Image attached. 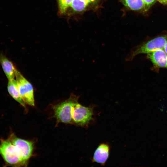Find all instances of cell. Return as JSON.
<instances>
[{"instance_id": "obj_1", "label": "cell", "mask_w": 167, "mask_h": 167, "mask_svg": "<svg viewBox=\"0 0 167 167\" xmlns=\"http://www.w3.org/2000/svg\"><path fill=\"white\" fill-rule=\"evenodd\" d=\"M79 97L71 94L67 99L53 106L54 117L57 123L72 124V111L78 103Z\"/></svg>"}, {"instance_id": "obj_2", "label": "cell", "mask_w": 167, "mask_h": 167, "mask_svg": "<svg viewBox=\"0 0 167 167\" xmlns=\"http://www.w3.org/2000/svg\"><path fill=\"white\" fill-rule=\"evenodd\" d=\"M0 154L8 165L26 166L28 165L21 158L15 146L8 139H1Z\"/></svg>"}, {"instance_id": "obj_3", "label": "cell", "mask_w": 167, "mask_h": 167, "mask_svg": "<svg viewBox=\"0 0 167 167\" xmlns=\"http://www.w3.org/2000/svg\"><path fill=\"white\" fill-rule=\"evenodd\" d=\"M167 41V36H159L152 39L131 51L126 56V61H132L137 55L148 54L156 50L164 49Z\"/></svg>"}, {"instance_id": "obj_4", "label": "cell", "mask_w": 167, "mask_h": 167, "mask_svg": "<svg viewBox=\"0 0 167 167\" xmlns=\"http://www.w3.org/2000/svg\"><path fill=\"white\" fill-rule=\"evenodd\" d=\"M93 106L85 107L78 103L72 111V124L82 126L87 125L92 119Z\"/></svg>"}, {"instance_id": "obj_5", "label": "cell", "mask_w": 167, "mask_h": 167, "mask_svg": "<svg viewBox=\"0 0 167 167\" xmlns=\"http://www.w3.org/2000/svg\"><path fill=\"white\" fill-rule=\"evenodd\" d=\"M20 95L25 103L31 106H34L35 101L33 88L32 85L17 70L15 73Z\"/></svg>"}, {"instance_id": "obj_6", "label": "cell", "mask_w": 167, "mask_h": 167, "mask_svg": "<svg viewBox=\"0 0 167 167\" xmlns=\"http://www.w3.org/2000/svg\"><path fill=\"white\" fill-rule=\"evenodd\" d=\"M8 139L15 145L21 158L28 164L33 153V142L19 138L14 134H11Z\"/></svg>"}, {"instance_id": "obj_7", "label": "cell", "mask_w": 167, "mask_h": 167, "mask_svg": "<svg viewBox=\"0 0 167 167\" xmlns=\"http://www.w3.org/2000/svg\"><path fill=\"white\" fill-rule=\"evenodd\" d=\"M147 56L155 66L167 68V54L164 49L153 51Z\"/></svg>"}, {"instance_id": "obj_8", "label": "cell", "mask_w": 167, "mask_h": 167, "mask_svg": "<svg viewBox=\"0 0 167 167\" xmlns=\"http://www.w3.org/2000/svg\"><path fill=\"white\" fill-rule=\"evenodd\" d=\"M109 147L108 144H100L96 150L93 158V161L104 165L108 158Z\"/></svg>"}, {"instance_id": "obj_9", "label": "cell", "mask_w": 167, "mask_h": 167, "mask_svg": "<svg viewBox=\"0 0 167 167\" xmlns=\"http://www.w3.org/2000/svg\"><path fill=\"white\" fill-rule=\"evenodd\" d=\"M0 63L9 80L13 79L15 76L16 69L12 63L4 55L0 54Z\"/></svg>"}, {"instance_id": "obj_10", "label": "cell", "mask_w": 167, "mask_h": 167, "mask_svg": "<svg viewBox=\"0 0 167 167\" xmlns=\"http://www.w3.org/2000/svg\"><path fill=\"white\" fill-rule=\"evenodd\" d=\"M7 90L9 94L12 97L19 103L26 110V104L23 101L20 95L16 80L14 79L9 80L7 85Z\"/></svg>"}, {"instance_id": "obj_11", "label": "cell", "mask_w": 167, "mask_h": 167, "mask_svg": "<svg viewBox=\"0 0 167 167\" xmlns=\"http://www.w3.org/2000/svg\"><path fill=\"white\" fill-rule=\"evenodd\" d=\"M122 4L130 9L141 12L148 11L150 8L143 0H120Z\"/></svg>"}, {"instance_id": "obj_12", "label": "cell", "mask_w": 167, "mask_h": 167, "mask_svg": "<svg viewBox=\"0 0 167 167\" xmlns=\"http://www.w3.org/2000/svg\"><path fill=\"white\" fill-rule=\"evenodd\" d=\"M90 4L83 0H73L71 6L73 11L80 12L85 11Z\"/></svg>"}, {"instance_id": "obj_13", "label": "cell", "mask_w": 167, "mask_h": 167, "mask_svg": "<svg viewBox=\"0 0 167 167\" xmlns=\"http://www.w3.org/2000/svg\"><path fill=\"white\" fill-rule=\"evenodd\" d=\"M73 0H58L59 11L62 14L65 13Z\"/></svg>"}, {"instance_id": "obj_14", "label": "cell", "mask_w": 167, "mask_h": 167, "mask_svg": "<svg viewBox=\"0 0 167 167\" xmlns=\"http://www.w3.org/2000/svg\"><path fill=\"white\" fill-rule=\"evenodd\" d=\"M150 8L156 2V0H143Z\"/></svg>"}, {"instance_id": "obj_15", "label": "cell", "mask_w": 167, "mask_h": 167, "mask_svg": "<svg viewBox=\"0 0 167 167\" xmlns=\"http://www.w3.org/2000/svg\"><path fill=\"white\" fill-rule=\"evenodd\" d=\"M88 3L90 5L92 4H96L100 0H83Z\"/></svg>"}, {"instance_id": "obj_16", "label": "cell", "mask_w": 167, "mask_h": 167, "mask_svg": "<svg viewBox=\"0 0 167 167\" xmlns=\"http://www.w3.org/2000/svg\"><path fill=\"white\" fill-rule=\"evenodd\" d=\"M156 1L162 4L167 5V0H156Z\"/></svg>"}, {"instance_id": "obj_17", "label": "cell", "mask_w": 167, "mask_h": 167, "mask_svg": "<svg viewBox=\"0 0 167 167\" xmlns=\"http://www.w3.org/2000/svg\"><path fill=\"white\" fill-rule=\"evenodd\" d=\"M164 49L165 51V52L167 54V41L165 45Z\"/></svg>"}]
</instances>
